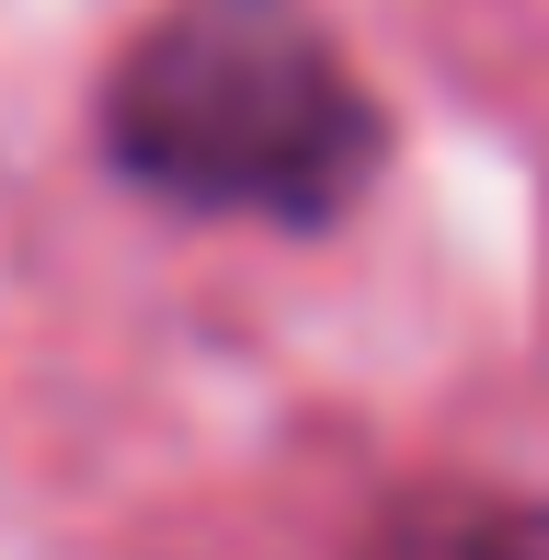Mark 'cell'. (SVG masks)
Masks as SVG:
<instances>
[{
	"mask_svg": "<svg viewBox=\"0 0 549 560\" xmlns=\"http://www.w3.org/2000/svg\"><path fill=\"white\" fill-rule=\"evenodd\" d=\"M355 560H549V503H504V492H423L401 515L366 526Z\"/></svg>",
	"mask_w": 549,
	"mask_h": 560,
	"instance_id": "2",
	"label": "cell"
},
{
	"mask_svg": "<svg viewBox=\"0 0 549 560\" xmlns=\"http://www.w3.org/2000/svg\"><path fill=\"white\" fill-rule=\"evenodd\" d=\"M127 184L195 218H332L378 172V104L297 0H172L104 81Z\"/></svg>",
	"mask_w": 549,
	"mask_h": 560,
	"instance_id": "1",
	"label": "cell"
}]
</instances>
